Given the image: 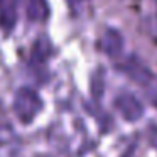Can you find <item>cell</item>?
Instances as JSON below:
<instances>
[{
  "mask_svg": "<svg viewBox=\"0 0 157 157\" xmlns=\"http://www.w3.org/2000/svg\"><path fill=\"white\" fill-rule=\"evenodd\" d=\"M15 4L17 0H0V21L10 25L15 19Z\"/></svg>",
  "mask_w": 157,
  "mask_h": 157,
  "instance_id": "2",
  "label": "cell"
},
{
  "mask_svg": "<svg viewBox=\"0 0 157 157\" xmlns=\"http://www.w3.org/2000/svg\"><path fill=\"white\" fill-rule=\"evenodd\" d=\"M69 4H81V2H85V0H68Z\"/></svg>",
  "mask_w": 157,
  "mask_h": 157,
  "instance_id": "3",
  "label": "cell"
},
{
  "mask_svg": "<svg viewBox=\"0 0 157 157\" xmlns=\"http://www.w3.org/2000/svg\"><path fill=\"white\" fill-rule=\"evenodd\" d=\"M27 14L31 19L48 17V0H27Z\"/></svg>",
  "mask_w": 157,
  "mask_h": 157,
  "instance_id": "1",
  "label": "cell"
}]
</instances>
